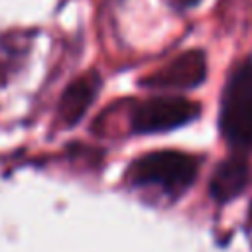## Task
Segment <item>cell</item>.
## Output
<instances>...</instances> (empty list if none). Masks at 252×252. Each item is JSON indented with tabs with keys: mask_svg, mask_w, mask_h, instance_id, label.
<instances>
[{
	"mask_svg": "<svg viewBox=\"0 0 252 252\" xmlns=\"http://www.w3.org/2000/svg\"><path fill=\"white\" fill-rule=\"evenodd\" d=\"M201 114V104L181 94H154L130 108L128 126L134 134H159L177 130Z\"/></svg>",
	"mask_w": 252,
	"mask_h": 252,
	"instance_id": "obj_3",
	"label": "cell"
},
{
	"mask_svg": "<svg viewBox=\"0 0 252 252\" xmlns=\"http://www.w3.org/2000/svg\"><path fill=\"white\" fill-rule=\"evenodd\" d=\"M100 87H102V79L96 71H87L81 77H77L75 81H71L65 87L63 94L59 98V104H57L59 122L65 128H71L79 120H83L87 110L96 100Z\"/></svg>",
	"mask_w": 252,
	"mask_h": 252,
	"instance_id": "obj_6",
	"label": "cell"
},
{
	"mask_svg": "<svg viewBox=\"0 0 252 252\" xmlns=\"http://www.w3.org/2000/svg\"><path fill=\"white\" fill-rule=\"evenodd\" d=\"M207 79V53L203 49H187L169 59L159 69L138 81L140 87L152 91H189Z\"/></svg>",
	"mask_w": 252,
	"mask_h": 252,
	"instance_id": "obj_4",
	"label": "cell"
},
{
	"mask_svg": "<svg viewBox=\"0 0 252 252\" xmlns=\"http://www.w3.org/2000/svg\"><path fill=\"white\" fill-rule=\"evenodd\" d=\"M201 0H171V8L183 12V10H189V8H195Z\"/></svg>",
	"mask_w": 252,
	"mask_h": 252,
	"instance_id": "obj_7",
	"label": "cell"
},
{
	"mask_svg": "<svg viewBox=\"0 0 252 252\" xmlns=\"http://www.w3.org/2000/svg\"><path fill=\"white\" fill-rule=\"evenodd\" d=\"M201 159L181 150H156L134 158L124 169V181L136 189H156L179 199L197 181Z\"/></svg>",
	"mask_w": 252,
	"mask_h": 252,
	"instance_id": "obj_1",
	"label": "cell"
},
{
	"mask_svg": "<svg viewBox=\"0 0 252 252\" xmlns=\"http://www.w3.org/2000/svg\"><path fill=\"white\" fill-rule=\"evenodd\" d=\"M250 181L252 165L248 158L244 154H232L215 165L209 177V197L219 205H226L228 201L240 197L248 189Z\"/></svg>",
	"mask_w": 252,
	"mask_h": 252,
	"instance_id": "obj_5",
	"label": "cell"
},
{
	"mask_svg": "<svg viewBox=\"0 0 252 252\" xmlns=\"http://www.w3.org/2000/svg\"><path fill=\"white\" fill-rule=\"evenodd\" d=\"M219 132L234 154L252 150V57L236 61L219 100Z\"/></svg>",
	"mask_w": 252,
	"mask_h": 252,
	"instance_id": "obj_2",
	"label": "cell"
}]
</instances>
